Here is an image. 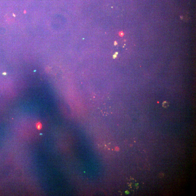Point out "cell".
Segmentation results:
<instances>
[{
  "instance_id": "1",
  "label": "cell",
  "mask_w": 196,
  "mask_h": 196,
  "mask_svg": "<svg viewBox=\"0 0 196 196\" xmlns=\"http://www.w3.org/2000/svg\"><path fill=\"white\" fill-rule=\"evenodd\" d=\"M36 126L37 130H41L42 128V124L41 123H40V122H38V123H37V124Z\"/></svg>"
},
{
  "instance_id": "2",
  "label": "cell",
  "mask_w": 196,
  "mask_h": 196,
  "mask_svg": "<svg viewBox=\"0 0 196 196\" xmlns=\"http://www.w3.org/2000/svg\"><path fill=\"white\" fill-rule=\"evenodd\" d=\"M162 105L164 108H168L169 106V104L166 101H164L163 102Z\"/></svg>"
},
{
  "instance_id": "3",
  "label": "cell",
  "mask_w": 196,
  "mask_h": 196,
  "mask_svg": "<svg viewBox=\"0 0 196 196\" xmlns=\"http://www.w3.org/2000/svg\"><path fill=\"white\" fill-rule=\"evenodd\" d=\"M120 36H121L122 37L124 35V33L123 32H121V33H120Z\"/></svg>"
},
{
  "instance_id": "4",
  "label": "cell",
  "mask_w": 196,
  "mask_h": 196,
  "mask_svg": "<svg viewBox=\"0 0 196 196\" xmlns=\"http://www.w3.org/2000/svg\"><path fill=\"white\" fill-rule=\"evenodd\" d=\"M117 44V42H115V45H116Z\"/></svg>"
},
{
  "instance_id": "5",
  "label": "cell",
  "mask_w": 196,
  "mask_h": 196,
  "mask_svg": "<svg viewBox=\"0 0 196 196\" xmlns=\"http://www.w3.org/2000/svg\"><path fill=\"white\" fill-rule=\"evenodd\" d=\"M13 16H14L15 17H16V15H15L14 14H13Z\"/></svg>"
},
{
  "instance_id": "6",
  "label": "cell",
  "mask_w": 196,
  "mask_h": 196,
  "mask_svg": "<svg viewBox=\"0 0 196 196\" xmlns=\"http://www.w3.org/2000/svg\"><path fill=\"white\" fill-rule=\"evenodd\" d=\"M6 73H3V74H4V75H6Z\"/></svg>"
}]
</instances>
